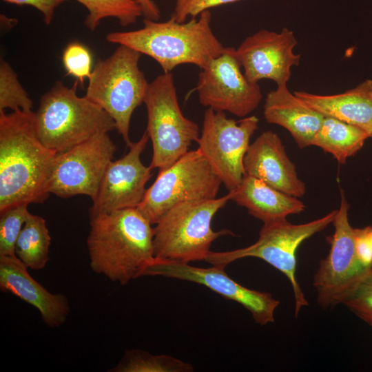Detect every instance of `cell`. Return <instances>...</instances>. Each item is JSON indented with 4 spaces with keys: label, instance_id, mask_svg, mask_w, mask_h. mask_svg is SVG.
<instances>
[{
    "label": "cell",
    "instance_id": "33",
    "mask_svg": "<svg viewBox=\"0 0 372 372\" xmlns=\"http://www.w3.org/2000/svg\"><path fill=\"white\" fill-rule=\"evenodd\" d=\"M141 6L145 19L157 21L160 19L161 12L153 0H135Z\"/></svg>",
    "mask_w": 372,
    "mask_h": 372
},
{
    "label": "cell",
    "instance_id": "29",
    "mask_svg": "<svg viewBox=\"0 0 372 372\" xmlns=\"http://www.w3.org/2000/svg\"><path fill=\"white\" fill-rule=\"evenodd\" d=\"M62 61L67 74L75 77L82 85L85 79H89L93 70L90 51L79 42H72L66 46Z\"/></svg>",
    "mask_w": 372,
    "mask_h": 372
},
{
    "label": "cell",
    "instance_id": "14",
    "mask_svg": "<svg viewBox=\"0 0 372 372\" xmlns=\"http://www.w3.org/2000/svg\"><path fill=\"white\" fill-rule=\"evenodd\" d=\"M221 266L198 267L175 260L154 258L143 276H163L202 285L226 299L235 301L247 309L260 325L275 321L274 312L280 302L266 291L244 287L231 278Z\"/></svg>",
    "mask_w": 372,
    "mask_h": 372
},
{
    "label": "cell",
    "instance_id": "12",
    "mask_svg": "<svg viewBox=\"0 0 372 372\" xmlns=\"http://www.w3.org/2000/svg\"><path fill=\"white\" fill-rule=\"evenodd\" d=\"M116 150L108 133H101L57 154L48 181V192L63 198L86 195L93 200Z\"/></svg>",
    "mask_w": 372,
    "mask_h": 372
},
{
    "label": "cell",
    "instance_id": "34",
    "mask_svg": "<svg viewBox=\"0 0 372 372\" xmlns=\"http://www.w3.org/2000/svg\"><path fill=\"white\" fill-rule=\"evenodd\" d=\"M369 239H370V242L372 246V227H371V229H370Z\"/></svg>",
    "mask_w": 372,
    "mask_h": 372
},
{
    "label": "cell",
    "instance_id": "2",
    "mask_svg": "<svg viewBox=\"0 0 372 372\" xmlns=\"http://www.w3.org/2000/svg\"><path fill=\"white\" fill-rule=\"evenodd\" d=\"M90 219L86 242L92 270L121 285L143 276L154 258L152 224L136 208Z\"/></svg>",
    "mask_w": 372,
    "mask_h": 372
},
{
    "label": "cell",
    "instance_id": "1",
    "mask_svg": "<svg viewBox=\"0 0 372 372\" xmlns=\"http://www.w3.org/2000/svg\"><path fill=\"white\" fill-rule=\"evenodd\" d=\"M56 154L41 141L35 112H0V211L47 200Z\"/></svg>",
    "mask_w": 372,
    "mask_h": 372
},
{
    "label": "cell",
    "instance_id": "10",
    "mask_svg": "<svg viewBox=\"0 0 372 372\" xmlns=\"http://www.w3.org/2000/svg\"><path fill=\"white\" fill-rule=\"evenodd\" d=\"M258 122L256 116L236 121L225 112H205L198 149L229 192L239 186L245 174L244 158Z\"/></svg>",
    "mask_w": 372,
    "mask_h": 372
},
{
    "label": "cell",
    "instance_id": "6",
    "mask_svg": "<svg viewBox=\"0 0 372 372\" xmlns=\"http://www.w3.org/2000/svg\"><path fill=\"white\" fill-rule=\"evenodd\" d=\"M141 53L119 45L107 58L99 59L88 79L85 96L114 121L126 145L134 111L143 103L149 83L138 67Z\"/></svg>",
    "mask_w": 372,
    "mask_h": 372
},
{
    "label": "cell",
    "instance_id": "19",
    "mask_svg": "<svg viewBox=\"0 0 372 372\" xmlns=\"http://www.w3.org/2000/svg\"><path fill=\"white\" fill-rule=\"evenodd\" d=\"M263 114L268 123L289 131L301 149L312 145L324 118L291 93L287 85L277 86L267 94Z\"/></svg>",
    "mask_w": 372,
    "mask_h": 372
},
{
    "label": "cell",
    "instance_id": "18",
    "mask_svg": "<svg viewBox=\"0 0 372 372\" xmlns=\"http://www.w3.org/2000/svg\"><path fill=\"white\" fill-rule=\"evenodd\" d=\"M28 269L16 255L0 256L1 291L10 293L36 308L47 326L60 327L70 313L68 298L48 291L31 276Z\"/></svg>",
    "mask_w": 372,
    "mask_h": 372
},
{
    "label": "cell",
    "instance_id": "20",
    "mask_svg": "<svg viewBox=\"0 0 372 372\" xmlns=\"http://www.w3.org/2000/svg\"><path fill=\"white\" fill-rule=\"evenodd\" d=\"M293 93L323 116L360 127L372 138V80L366 79L355 87L336 94L321 95L304 91Z\"/></svg>",
    "mask_w": 372,
    "mask_h": 372
},
{
    "label": "cell",
    "instance_id": "9",
    "mask_svg": "<svg viewBox=\"0 0 372 372\" xmlns=\"http://www.w3.org/2000/svg\"><path fill=\"white\" fill-rule=\"evenodd\" d=\"M222 181L197 149L188 151L158 171L136 208L152 225L174 205L184 201L217 198Z\"/></svg>",
    "mask_w": 372,
    "mask_h": 372
},
{
    "label": "cell",
    "instance_id": "4",
    "mask_svg": "<svg viewBox=\"0 0 372 372\" xmlns=\"http://www.w3.org/2000/svg\"><path fill=\"white\" fill-rule=\"evenodd\" d=\"M56 81L43 94L35 112V127L41 141L56 153L65 152L95 135L116 129L112 118L85 96Z\"/></svg>",
    "mask_w": 372,
    "mask_h": 372
},
{
    "label": "cell",
    "instance_id": "3",
    "mask_svg": "<svg viewBox=\"0 0 372 372\" xmlns=\"http://www.w3.org/2000/svg\"><path fill=\"white\" fill-rule=\"evenodd\" d=\"M209 10L180 23L171 17L164 22L145 19L143 27L126 32H113L106 40L126 45L154 59L163 72L182 64H194L200 69L223 53L225 47L211 28Z\"/></svg>",
    "mask_w": 372,
    "mask_h": 372
},
{
    "label": "cell",
    "instance_id": "22",
    "mask_svg": "<svg viewBox=\"0 0 372 372\" xmlns=\"http://www.w3.org/2000/svg\"><path fill=\"white\" fill-rule=\"evenodd\" d=\"M368 138L369 134L360 127L324 116L312 145L332 154L340 164H344L362 147Z\"/></svg>",
    "mask_w": 372,
    "mask_h": 372
},
{
    "label": "cell",
    "instance_id": "5",
    "mask_svg": "<svg viewBox=\"0 0 372 372\" xmlns=\"http://www.w3.org/2000/svg\"><path fill=\"white\" fill-rule=\"evenodd\" d=\"M231 197L229 192L220 198L187 200L171 207L154 227V257L187 263L205 260L216 239L234 236L229 229L211 228L214 215Z\"/></svg>",
    "mask_w": 372,
    "mask_h": 372
},
{
    "label": "cell",
    "instance_id": "8",
    "mask_svg": "<svg viewBox=\"0 0 372 372\" xmlns=\"http://www.w3.org/2000/svg\"><path fill=\"white\" fill-rule=\"evenodd\" d=\"M144 103L146 131L152 144L149 166L163 170L184 156L193 141L197 142L199 127L183 114L171 72H163L149 83Z\"/></svg>",
    "mask_w": 372,
    "mask_h": 372
},
{
    "label": "cell",
    "instance_id": "13",
    "mask_svg": "<svg viewBox=\"0 0 372 372\" xmlns=\"http://www.w3.org/2000/svg\"><path fill=\"white\" fill-rule=\"evenodd\" d=\"M241 68L236 49L226 47L200 69L196 86L200 104L240 118L254 112L262 94L258 83L250 82Z\"/></svg>",
    "mask_w": 372,
    "mask_h": 372
},
{
    "label": "cell",
    "instance_id": "7",
    "mask_svg": "<svg viewBox=\"0 0 372 372\" xmlns=\"http://www.w3.org/2000/svg\"><path fill=\"white\" fill-rule=\"evenodd\" d=\"M337 209L318 219L291 224L287 220L263 224L258 240L248 247L227 251H210L205 261L225 267L244 258L261 259L281 271L289 280L295 299L294 314L309 303L296 278V251L300 244L333 223Z\"/></svg>",
    "mask_w": 372,
    "mask_h": 372
},
{
    "label": "cell",
    "instance_id": "32",
    "mask_svg": "<svg viewBox=\"0 0 372 372\" xmlns=\"http://www.w3.org/2000/svg\"><path fill=\"white\" fill-rule=\"evenodd\" d=\"M7 3L17 5L31 6L37 9L43 15L46 25H50L53 20L55 9L66 0H3Z\"/></svg>",
    "mask_w": 372,
    "mask_h": 372
},
{
    "label": "cell",
    "instance_id": "21",
    "mask_svg": "<svg viewBox=\"0 0 372 372\" xmlns=\"http://www.w3.org/2000/svg\"><path fill=\"white\" fill-rule=\"evenodd\" d=\"M232 192L231 200L245 207L249 214L263 224L287 220L305 209L298 198L282 192L254 176L245 174L239 186Z\"/></svg>",
    "mask_w": 372,
    "mask_h": 372
},
{
    "label": "cell",
    "instance_id": "28",
    "mask_svg": "<svg viewBox=\"0 0 372 372\" xmlns=\"http://www.w3.org/2000/svg\"><path fill=\"white\" fill-rule=\"evenodd\" d=\"M342 304L372 326V268L361 278Z\"/></svg>",
    "mask_w": 372,
    "mask_h": 372
},
{
    "label": "cell",
    "instance_id": "24",
    "mask_svg": "<svg viewBox=\"0 0 372 372\" xmlns=\"http://www.w3.org/2000/svg\"><path fill=\"white\" fill-rule=\"evenodd\" d=\"M192 364L161 354L154 355L140 349L127 350L112 372H192Z\"/></svg>",
    "mask_w": 372,
    "mask_h": 372
},
{
    "label": "cell",
    "instance_id": "17",
    "mask_svg": "<svg viewBox=\"0 0 372 372\" xmlns=\"http://www.w3.org/2000/svg\"><path fill=\"white\" fill-rule=\"evenodd\" d=\"M246 174L289 195L300 198L306 187L289 158L279 136L267 130L250 144L244 158Z\"/></svg>",
    "mask_w": 372,
    "mask_h": 372
},
{
    "label": "cell",
    "instance_id": "27",
    "mask_svg": "<svg viewBox=\"0 0 372 372\" xmlns=\"http://www.w3.org/2000/svg\"><path fill=\"white\" fill-rule=\"evenodd\" d=\"M27 204L0 211V256L15 255V245L30 212Z\"/></svg>",
    "mask_w": 372,
    "mask_h": 372
},
{
    "label": "cell",
    "instance_id": "30",
    "mask_svg": "<svg viewBox=\"0 0 372 372\" xmlns=\"http://www.w3.org/2000/svg\"><path fill=\"white\" fill-rule=\"evenodd\" d=\"M238 1L240 0H176L172 17L178 22L183 23L189 17H196L211 8Z\"/></svg>",
    "mask_w": 372,
    "mask_h": 372
},
{
    "label": "cell",
    "instance_id": "15",
    "mask_svg": "<svg viewBox=\"0 0 372 372\" xmlns=\"http://www.w3.org/2000/svg\"><path fill=\"white\" fill-rule=\"evenodd\" d=\"M149 136L145 130L141 138L132 143L128 152L112 161L101 180L96 196L90 208V218L114 211L137 208L143 201L151 178L152 168L141 161Z\"/></svg>",
    "mask_w": 372,
    "mask_h": 372
},
{
    "label": "cell",
    "instance_id": "26",
    "mask_svg": "<svg viewBox=\"0 0 372 372\" xmlns=\"http://www.w3.org/2000/svg\"><path fill=\"white\" fill-rule=\"evenodd\" d=\"M32 101L20 83L17 74L10 65L0 62V112L10 109L31 111Z\"/></svg>",
    "mask_w": 372,
    "mask_h": 372
},
{
    "label": "cell",
    "instance_id": "25",
    "mask_svg": "<svg viewBox=\"0 0 372 372\" xmlns=\"http://www.w3.org/2000/svg\"><path fill=\"white\" fill-rule=\"evenodd\" d=\"M88 11L85 25L94 30L106 18H115L122 26L134 23L143 10L135 0H76Z\"/></svg>",
    "mask_w": 372,
    "mask_h": 372
},
{
    "label": "cell",
    "instance_id": "23",
    "mask_svg": "<svg viewBox=\"0 0 372 372\" xmlns=\"http://www.w3.org/2000/svg\"><path fill=\"white\" fill-rule=\"evenodd\" d=\"M50 242L45 220L30 213L17 240L15 255L28 268L43 269L49 261Z\"/></svg>",
    "mask_w": 372,
    "mask_h": 372
},
{
    "label": "cell",
    "instance_id": "16",
    "mask_svg": "<svg viewBox=\"0 0 372 372\" xmlns=\"http://www.w3.org/2000/svg\"><path fill=\"white\" fill-rule=\"evenodd\" d=\"M297 44L293 32L287 28L280 32L260 30L247 37L236 54L250 82L269 79L283 85L290 79L291 68L299 65L300 54L293 52Z\"/></svg>",
    "mask_w": 372,
    "mask_h": 372
},
{
    "label": "cell",
    "instance_id": "11",
    "mask_svg": "<svg viewBox=\"0 0 372 372\" xmlns=\"http://www.w3.org/2000/svg\"><path fill=\"white\" fill-rule=\"evenodd\" d=\"M333 220L334 232L328 238L330 249L320 262L313 276L318 304L324 309L342 304L345 298L371 269L360 262L355 245L353 228L349 220L348 203L343 191Z\"/></svg>",
    "mask_w": 372,
    "mask_h": 372
},
{
    "label": "cell",
    "instance_id": "31",
    "mask_svg": "<svg viewBox=\"0 0 372 372\" xmlns=\"http://www.w3.org/2000/svg\"><path fill=\"white\" fill-rule=\"evenodd\" d=\"M370 226L353 228L355 251L361 264L366 269L372 268V246L369 239Z\"/></svg>",
    "mask_w": 372,
    "mask_h": 372
}]
</instances>
